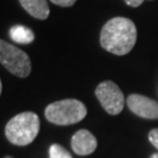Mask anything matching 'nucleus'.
<instances>
[{
	"instance_id": "obj_1",
	"label": "nucleus",
	"mask_w": 158,
	"mask_h": 158,
	"mask_svg": "<svg viewBox=\"0 0 158 158\" xmlns=\"http://www.w3.org/2000/svg\"><path fill=\"white\" fill-rule=\"evenodd\" d=\"M137 40V29L130 19L117 17L110 19L102 27L100 42L109 53L125 55L131 52Z\"/></svg>"
},
{
	"instance_id": "obj_2",
	"label": "nucleus",
	"mask_w": 158,
	"mask_h": 158,
	"mask_svg": "<svg viewBox=\"0 0 158 158\" xmlns=\"http://www.w3.org/2000/svg\"><path fill=\"white\" fill-rule=\"evenodd\" d=\"M40 131V118L35 113L25 111L8 121L5 128L6 138L14 145L25 147L36 138Z\"/></svg>"
},
{
	"instance_id": "obj_3",
	"label": "nucleus",
	"mask_w": 158,
	"mask_h": 158,
	"mask_svg": "<svg viewBox=\"0 0 158 158\" xmlns=\"http://www.w3.org/2000/svg\"><path fill=\"white\" fill-rule=\"evenodd\" d=\"M85 106L75 98H66L51 103L45 110L47 121L56 125H70L79 123L85 118Z\"/></svg>"
},
{
	"instance_id": "obj_4",
	"label": "nucleus",
	"mask_w": 158,
	"mask_h": 158,
	"mask_svg": "<svg viewBox=\"0 0 158 158\" xmlns=\"http://www.w3.org/2000/svg\"><path fill=\"white\" fill-rule=\"evenodd\" d=\"M0 63L18 77H27L32 64L29 56L18 47L0 39Z\"/></svg>"
},
{
	"instance_id": "obj_5",
	"label": "nucleus",
	"mask_w": 158,
	"mask_h": 158,
	"mask_svg": "<svg viewBox=\"0 0 158 158\" xmlns=\"http://www.w3.org/2000/svg\"><path fill=\"white\" fill-rule=\"evenodd\" d=\"M95 95L109 115H118L124 108V96L113 81H104L96 87Z\"/></svg>"
},
{
	"instance_id": "obj_6",
	"label": "nucleus",
	"mask_w": 158,
	"mask_h": 158,
	"mask_svg": "<svg viewBox=\"0 0 158 158\" xmlns=\"http://www.w3.org/2000/svg\"><path fill=\"white\" fill-rule=\"evenodd\" d=\"M127 104L132 113L148 119H158V102L139 94H131L127 98Z\"/></svg>"
},
{
	"instance_id": "obj_7",
	"label": "nucleus",
	"mask_w": 158,
	"mask_h": 158,
	"mask_svg": "<svg viewBox=\"0 0 158 158\" xmlns=\"http://www.w3.org/2000/svg\"><path fill=\"white\" fill-rule=\"evenodd\" d=\"M97 148V139L90 131L85 129L76 131L72 137V149L80 156L90 155Z\"/></svg>"
},
{
	"instance_id": "obj_8",
	"label": "nucleus",
	"mask_w": 158,
	"mask_h": 158,
	"mask_svg": "<svg viewBox=\"0 0 158 158\" xmlns=\"http://www.w3.org/2000/svg\"><path fill=\"white\" fill-rule=\"evenodd\" d=\"M19 2L35 19L45 20L49 15V6L46 0H19Z\"/></svg>"
},
{
	"instance_id": "obj_9",
	"label": "nucleus",
	"mask_w": 158,
	"mask_h": 158,
	"mask_svg": "<svg viewBox=\"0 0 158 158\" xmlns=\"http://www.w3.org/2000/svg\"><path fill=\"white\" fill-rule=\"evenodd\" d=\"M10 36L11 39L17 42V44H21V45H27L34 41L35 35L29 28L21 26V25H17V26H13L10 29Z\"/></svg>"
},
{
	"instance_id": "obj_10",
	"label": "nucleus",
	"mask_w": 158,
	"mask_h": 158,
	"mask_svg": "<svg viewBox=\"0 0 158 158\" xmlns=\"http://www.w3.org/2000/svg\"><path fill=\"white\" fill-rule=\"evenodd\" d=\"M49 158H73V157L60 144H53L49 148Z\"/></svg>"
},
{
	"instance_id": "obj_11",
	"label": "nucleus",
	"mask_w": 158,
	"mask_h": 158,
	"mask_svg": "<svg viewBox=\"0 0 158 158\" xmlns=\"http://www.w3.org/2000/svg\"><path fill=\"white\" fill-rule=\"evenodd\" d=\"M149 141L158 150V129H152L149 132Z\"/></svg>"
},
{
	"instance_id": "obj_12",
	"label": "nucleus",
	"mask_w": 158,
	"mask_h": 158,
	"mask_svg": "<svg viewBox=\"0 0 158 158\" xmlns=\"http://www.w3.org/2000/svg\"><path fill=\"white\" fill-rule=\"evenodd\" d=\"M53 4L61 7H72L76 2V0H51Z\"/></svg>"
},
{
	"instance_id": "obj_13",
	"label": "nucleus",
	"mask_w": 158,
	"mask_h": 158,
	"mask_svg": "<svg viewBox=\"0 0 158 158\" xmlns=\"http://www.w3.org/2000/svg\"><path fill=\"white\" fill-rule=\"evenodd\" d=\"M124 1L127 5L131 6V7H138V6H141L143 4L144 0H124Z\"/></svg>"
},
{
	"instance_id": "obj_14",
	"label": "nucleus",
	"mask_w": 158,
	"mask_h": 158,
	"mask_svg": "<svg viewBox=\"0 0 158 158\" xmlns=\"http://www.w3.org/2000/svg\"><path fill=\"white\" fill-rule=\"evenodd\" d=\"M150 158H158V153H153V155Z\"/></svg>"
},
{
	"instance_id": "obj_15",
	"label": "nucleus",
	"mask_w": 158,
	"mask_h": 158,
	"mask_svg": "<svg viewBox=\"0 0 158 158\" xmlns=\"http://www.w3.org/2000/svg\"><path fill=\"white\" fill-rule=\"evenodd\" d=\"M1 90H2V85H1V80H0V95H1Z\"/></svg>"
},
{
	"instance_id": "obj_16",
	"label": "nucleus",
	"mask_w": 158,
	"mask_h": 158,
	"mask_svg": "<svg viewBox=\"0 0 158 158\" xmlns=\"http://www.w3.org/2000/svg\"><path fill=\"white\" fill-rule=\"evenodd\" d=\"M5 158H13V157H11V156H6Z\"/></svg>"
}]
</instances>
